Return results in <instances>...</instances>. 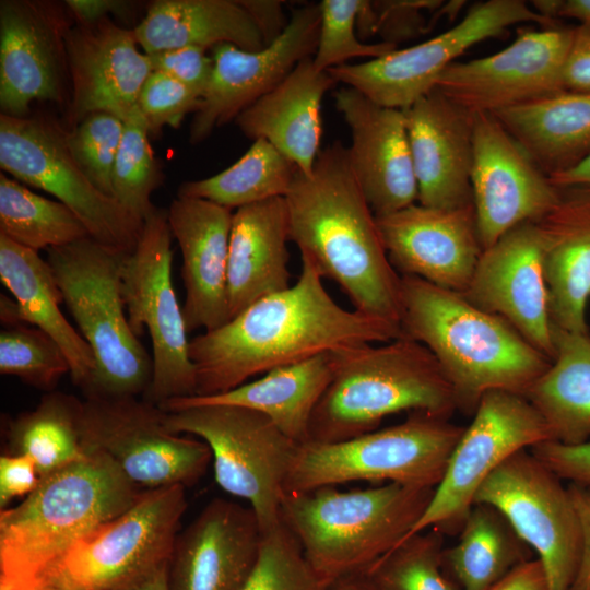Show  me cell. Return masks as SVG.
Returning <instances> with one entry per match:
<instances>
[{"mask_svg": "<svg viewBox=\"0 0 590 590\" xmlns=\"http://www.w3.org/2000/svg\"><path fill=\"white\" fill-rule=\"evenodd\" d=\"M302 258L294 285L262 297L217 329L190 339L194 396L234 389L258 374L317 355L402 337L399 326L341 307Z\"/></svg>", "mask_w": 590, "mask_h": 590, "instance_id": "obj_1", "label": "cell"}, {"mask_svg": "<svg viewBox=\"0 0 590 590\" xmlns=\"http://www.w3.org/2000/svg\"><path fill=\"white\" fill-rule=\"evenodd\" d=\"M290 240L322 278L334 281L354 310L400 327L401 276L382 244L339 140L320 150L312 170L299 169L284 197Z\"/></svg>", "mask_w": 590, "mask_h": 590, "instance_id": "obj_2", "label": "cell"}, {"mask_svg": "<svg viewBox=\"0 0 590 590\" xmlns=\"http://www.w3.org/2000/svg\"><path fill=\"white\" fill-rule=\"evenodd\" d=\"M400 329L428 349L458 408L473 413L492 390L526 397L552 363L500 316L413 275L401 276Z\"/></svg>", "mask_w": 590, "mask_h": 590, "instance_id": "obj_3", "label": "cell"}, {"mask_svg": "<svg viewBox=\"0 0 590 590\" xmlns=\"http://www.w3.org/2000/svg\"><path fill=\"white\" fill-rule=\"evenodd\" d=\"M39 479L21 504L0 511V590H35L85 533L119 516L143 491L105 453Z\"/></svg>", "mask_w": 590, "mask_h": 590, "instance_id": "obj_4", "label": "cell"}, {"mask_svg": "<svg viewBox=\"0 0 590 590\" xmlns=\"http://www.w3.org/2000/svg\"><path fill=\"white\" fill-rule=\"evenodd\" d=\"M331 358L332 378L312 412L308 441L351 439L402 411L449 417L459 409L434 355L406 337L337 350Z\"/></svg>", "mask_w": 590, "mask_h": 590, "instance_id": "obj_5", "label": "cell"}, {"mask_svg": "<svg viewBox=\"0 0 590 590\" xmlns=\"http://www.w3.org/2000/svg\"><path fill=\"white\" fill-rule=\"evenodd\" d=\"M434 492L398 483L352 491L321 486L284 494L281 519L330 586L362 575L404 540Z\"/></svg>", "mask_w": 590, "mask_h": 590, "instance_id": "obj_6", "label": "cell"}, {"mask_svg": "<svg viewBox=\"0 0 590 590\" xmlns=\"http://www.w3.org/2000/svg\"><path fill=\"white\" fill-rule=\"evenodd\" d=\"M56 283L95 358L87 397H143L152 356L131 330L121 294L122 257L91 237L47 249Z\"/></svg>", "mask_w": 590, "mask_h": 590, "instance_id": "obj_7", "label": "cell"}, {"mask_svg": "<svg viewBox=\"0 0 590 590\" xmlns=\"http://www.w3.org/2000/svg\"><path fill=\"white\" fill-rule=\"evenodd\" d=\"M464 427L449 417L412 412L402 423L338 442L298 446L284 493L356 481L436 488Z\"/></svg>", "mask_w": 590, "mask_h": 590, "instance_id": "obj_8", "label": "cell"}, {"mask_svg": "<svg viewBox=\"0 0 590 590\" xmlns=\"http://www.w3.org/2000/svg\"><path fill=\"white\" fill-rule=\"evenodd\" d=\"M185 488L170 485L143 491L126 511L75 541L39 587L135 590L169 564L187 508Z\"/></svg>", "mask_w": 590, "mask_h": 590, "instance_id": "obj_9", "label": "cell"}, {"mask_svg": "<svg viewBox=\"0 0 590 590\" xmlns=\"http://www.w3.org/2000/svg\"><path fill=\"white\" fill-rule=\"evenodd\" d=\"M165 413L169 430L209 446L216 483L248 503L262 532L281 522L284 484L297 442L266 415L245 408L201 404Z\"/></svg>", "mask_w": 590, "mask_h": 590, "instance_id": "obj_10", "label": "cell"}, {"mask_svg": "<svg viewBox=\"0 0 590 590\" xmlns=\"http://www.w3.org/2000/svg\"><path fill=\"white\" fill-rule=\"evenodd\" d=\"M172 236L167 211L156 209L120 267L129 326L139 338L146 330L152 343V379L141 398L157 405L197 392L190 339L173 284Z\"/></svg>", "mask_w": 590, "mask_h": 590, "instance_id": "obj_11", "label": "cell"}, {"mask_svg": "<svg viewBox=\"0 0 590 590\" xmlns=\"http://www.w3.org/2000/svg\"><path fill=\"white\" fill-rule=\"evenodd\" d=\"M0 166L70 208L97 243L120 253L137 246L143 223L91 181L68 145L67 131L56 122L1 114Z\"/></svg>", "mask_w": 590, "mask_h": 590, "instance_id": "obj_12", "label": "cell"}, {"mask_svg": "<svg viewBox=\"0 0 590 590\" xmlns=\"http://www.w3.org/2000/svg\"><path fill=\"white\" fill-rule=\"evenodd\" d=\"M165 411L141 397L83 399L80 437L141 489L192 485L212 461L201 439L169 430Z\"/></svg>", "mask_w": 590, "mask_h": 590, "instance_id": "obj_13", "label": "cell"}, {"mask_svg": "<svg viewBox=\"0 0 590 590\" xmlns=\"http://www.w3.org/2000/svg\"><path fill=\"white\" fill-rule=\"evenodd\" d=\"M562 481L526 449L494 471L474 499L507 519L542 564L548 590H570L582 552L579 519Z\"/></svg>", "mask_w": 590, "mask_h": 590, "instance_id": "obj_14", "label": "cell"}, {"mask_svg": "<svg viewBox=\"0 0 590 590\" xmlns=\"http://www.w3.org/2000/svg\"><path fill=\"white\" fill-rule=\"evenodd\" d=\"M534 22L555 26L522 0H487L474 4L451 28L417 45L355 64H341L327 72L373 102L405 109L435 88L441 72L472 46L498 37L510 26Z\"/></svg>", "mask_w": 590, "mask_h": 590, "instance_id": "obj_15", "label": "cell"}, {"mask_svg": "<svg viewBox=\"0 0 590 590\" xmlns=\"http://www.w3.org/2000/svg\"><path fill=\"white\" fill-rule=\"evenodd\" d=\"M546 440H552L550 429L524 396L505 390L486 392L471 424L463 429L426 510L409 535L429 528L442 532L460 528L487 477L515 453Z\"/></svg>", "mask_w": 590, "mask_h": 590, "instance_id": "obj_16", "label": "cell"}, {"mask_svg": "<svg viewBox=\"0 0 590 590\" xmlns=\"http://www.w3.org/2000/svg\"><path fill=\"white\" fill-rule=\"evenodd\" d=\"M562 224L555 212L521 223L484 249L463 296L508 321L551 361L554 345L544 279L545 257Z\"/></svg>", "mask_w": 590, "mask_h": 590, "instance_id": "obj_17", "label": "cell"}, {"mask_svg": "<svg viewBox=\"0 0 590 590\" xmlns=\"http://www.w3.org/2000/svg\"><path fill=\"white\" fill-rule=\"evenodd\" d=\"M571 36L573 27L520 31L494 55L447 67L435 88L471 114H495L558 94Z\"/></svg>", "mask_w": 590, "mask_h": 590, "instance_id": "obj_18", "label": "cell"}, {"mask_svg": "<svg viewBox=\"0 0 590 590\" xmlns=\"http://www.w3.org/2000/svg\"><path fill=\"white\" fill-rule=\"evenodd\" d=\"M471 187L483 250L515 226L556 212L563 196L498 119L473 114Z\"/></svg>", "mask_w": 590, "mask_h": 590, "instance_id": "obj_19", "label": "cell"}, {"mask_svg": "<svg viewBox=\"0 0 590 590\" xmlns=\"http://www.w3.org/2000/svg\"><path fill=\"white\" fill-rule=\"evenodd\" d=\"M319 30V3H307L293 10L282 34L260 50L248 51L232 44L212 48L213 72L194 113L189 142L198 144L216 128L236 119L302 60L312 57Z\"/></svg>", "mask_w": 590, "mask_h": 590, "instance_id": "obj_20", "label": "cell"}, {"mask_svg": "<svg viewBox=\"0 0 590 590\" xmlns=\"http://www.w3.org/2000/svg\"><path fill=\"white\" fill-rule=\"evenodd\" d=\"M51 1L0 2L1 114L25 117L35 101L64 102L66 38L73 17Z\"/></svg>", "mask_w": 590, "mask_h": 590, "instance_id": "obj_21", "label": "cell"}, {"mask_svg": "<svg viewBox=\"0 0 590 590\" xmlns=\"http://www.w3.org/2000/svg\"><path fill=\"white\" fill-rule=\"evenodd\" d=\"M376 222L396 271L467 291L483 252L473 204L439 209L414 203L376 216Z\"/></svg>", "mask_w": 590, "mask_h": 590, "instance_id": "obj_22", "label": "cell"}, {"mask_svg": "<svg viewBox=\"0 0 590 590\" xmlns=\"http://www.w3.org/2000/svg\"><path fill=\"white\" fill-rule=\"evenodd\" d=\"M72 98L68 120L73 126L93 113H109L125 121L137 108L140 91L152 72L140 52L133 30L108 17L73 25L66 38Z\"/></svg>", "mask_w": 590, "mask_h": 590, "instance_id": "obj_23", "label": "cell"}, {"mask_svg": "<svg viewBox=\"0 0 590 590\" xmlns=\"http://www.w3.org/2000/svg\"><path fill=\"white\" fill-rule=\"evenodd\" d=\"M333 97L351 131V166L374 214L414 204L418 191L403 109L379 105L349 86Z\"/></svg>", "mask_w": 590, "mask_h": 590, "instance_id": "obj_24", "label": "cell"}, {"mask_svg": "<svg viewBox=\"0 0 590 590\" xmlns=\"http://www.w3.org/2000/svg\"><path fill=\"white\" fill-rule=\"evenodd\" d=\"M262 530L249 506L214 498L176 539L168 590H240L260 551Z\"/></svg>", "mask_w": 590, "mask_h": 590, "instance_id": "obj_25", "label": "cell"}, {"mask_svg": "<svg viewBox=\"0 0 590 590\" xmlns=\"http://www.w3.org/2000/svg\"><path fill=\"white\" fill-rule=\"evenodd\" d=\"M403 111L418 203L439 209L473 204V114L436 88Z\"/></svg>", "mask_w": 590, "mask_h": 590, "instance_id": "obj_26", "label": "cell"}, {"mask_svg": "<svg viewBox=\"0 0 590 590\" xmlns=\"http://www.w3.org/2000/svg\"><path fill=\"white\" fill-rule=\"evenodd\" d=\"M233 213L214 202L174 199L167 210L182 257V314L188 333L211 331L229 320L227 272Z\"/></svg>", "mask_w": 590, "mask_h": 590, "instance_id": "obj_27", "label": "cell"}, {"mask_svg": "<svg viewBox=\"0 0 590 590\" xmlns=\"http://www.w3.org/2000/svg\"><path fill=\"white\" fill-rule=\"evenodd\" d=\"M335 83L327 71L315 69L312 57L306 58L240 113L236 123L247 138L267 140L308 175L320 152L322 98Z\"/></svg>", "mask_w": 590, "mask_h": 590, "instance_id": "obj_28", "label": "cell"}, {"mask_svg": "<svg viewBox=\"0 0 590 590\" xmlns=\"http://www.w3.org/2000/svg\"><path fill=\"white\" fill-rule=\"evenodd\" d=\"M288 213L284 197L237 209L228 247L229 319L255 302L291 286Z\"/></svg>", "mask_w": 590, "mask_h": 590, "instance_id": "obj_29", "label": "cell"}, {"mask_svg": "<svg viewBox=\"0 0 590 590\" xmlns=\"http://www.w3.org/2000/svg\"><path fill=\"white\" fill-rule=\"evenodd\" d=\"M332 378L331 352L272 369L255 381L211 396H191L158 404L165 412L221 404L256 411L298 445L308 441L312 412Z\"/></svg>", "mask_w": 590, "mask_h": 590, "instance_id": "obj_30", "label": "cell"}, {"mask_svg": "<svg viewBox=\"0 0 590 590\" xmlns=\"http://www.w3.org/2000/svg\"><path fill=\"white\" fill-rule=\"evenodd\" d=\"M0 280L17 304L22 324L38 328L57 342L70 364L72 382L84 393L95 374V358L60 309L62 294L47 260L0 235Z\"/></svg>", "mask_w": 590, "mask_h": 590, "instance_id": "obj_31", "label": "cell"}, {"mask_svg": "<svg viewBox=\"0 0 590 590\" xmlns=\"http://www.w3.org/2000/svg\"><path fill=\"white\" fill-rule=\"evenodd\" d=\"M133 32L146 55L220 44L248 51L267 46L248 11L232 0H156Z\"/></svg>", "mask_w": 590, "mask_h": 590, "instance_id": "obj_32", "label": "cell"}, {"mask_svg": "<svg viewBox=\"0 0 590 590\" xmlns=\"http://www.w3.org/2000/svg\"><path fill=\"white\" fill-rule=\"evenodd\" d=\"M492 115L547 177L590 154V93L564 91Z\"/></svg>", "mask_w": 590, "mask_h": 590, "instance_id": "obj_33", "label": "cell"}, {"mask_svg": "<svg viewBox=\"0 0 590 590\" xmlns=\"http://www.w3.org/2000/svg\"><path fill=\"white\" fill-rule=\"evenodd\" d=\"M554 357L526 398L544 418L551 438L567 445L590 439V335L551 324Z\"/></svg>", "mask_w": 590, "mask_h": 590, "instance_id": "obj_34", "label": "cell"}, {"mask_svg": "<svg viewBox=\"0 0 590 590\" xmlns=\"http://www.w3.org/2000/svg\"><path fill=\"white\" fill-rule=\"evenodd\" d=\"M533 558L507 519L494 507L473 504L457 542L444 550L446 571L460 590H491L520 563Z\"/></svg>", "mask_w": 590, "mask_h": 590, "instance_id": "obj_35", "label": "cell"}, {"mask_svg": "<svg viewBox=\"0 0 590 590\" xmlns=\"http://www.w3.org/2000/svg\"><path fill=\"white\" fill-rule=\"evenodd\" d=\"M562 228L544 262L551 324L574 333H589L586 308L590 297V216L562 204Z\"/></svg>", "mask_w": 590, "mask_h": 590, "instance_id": "obj_36", "label": "cell"}, {"mask_svg": "<svg viewBox=\"0 0 590 590\" xmlns=\"http://www.w3.org/2000/svg\"><path fill=\"white\" fill-rule=\"evenodd\" d=\"M82 402L63 392L46 393L35 409L10 422L11 453L30 457L39 477L83 458L86 450L80 437Z\"/></svg>", "mask_w": 590, "mask_h": 590, "instance_id": "obj_37", "label": "cell"}, {"mask_svg": "<svg viewBox=\"0 0 590 590\" xmlns=\"http://www.w3.org/2000/svg\"><path fill=\"white\" fill-rule=\"evenodd\" d=\"M297 170V166L270 142L258 139L237 162L223 172L181 184L177 197L203 199L237 210L285 197Z\"/></svg>", "mask_w": 590, "mask_h": 590, "instance_id": "obj_38", "label": "cell"}, {"mask_svg": "<svg viewBox=\"0 0 590 590\" xmlns=\"http://www.w3.org/2000/svg\"><path fill=\"white\" fill-rule=\"evenodd\" d=\"M0 235L36 252L90 237L86 226L70 208L33 192L3 172Z\"/></svg>", "mask_w": 590, "mask_h": 590, "instance_id": "obj_39", "label": "cell"}, {"mask_svg": "<svg viewBox=\"0 0 590 590\" xmlns=\"http://www.w3.org/2000/svg\"><path fill=\"white\" fill-rule=\"evenodd\" d=\"M444 532L411 534L362 575L376 590H460L442 560Z\"/></svg>", "mask_w": 590, "mask_h": 590, "instance_id": "obj_40", "label": "cell"}, {"mask_svg": "<svg viewBox=\"0 0 590 590\" xmlns=\"http://www.w3.org/2000/svg\"><path fill=\"white\" fill-rule=\"evenodd\" d=\"M149 135L148 125L138 106L123 121L111 179L113 198L142 223L156 210L151 196L164 180Z\"/></svg>", "mask_w": 590, "mask_h": 590, "instance_id": "obj_41", "label": "cell"}, {"mask_svg": "<svg viewBox=\"0 0 590 590\" xmlns=\"http://www.w3.org/2000/svg\"><path fill=\"white\" fill-rule=\"evenodd\" d=\"M0 373L51 392L70 374V364L57 342L40 329L5 327L0 333Z\"/></svg>", "mask_w": 590, "mask_h": 590, "instance_id": "obj_42", "label": "cell"}, {"mask_svg": "<svg viewBox=\"0 0 590 590\" xmlns=\"http://www.w3.org/2000/svg\"><path fill=\"white\" fill-rule=\"evenodd\" d=\"M281 520L262 532L257 562L240 590H328Z\"/></svg>", "mask_w": 590, "mask_h": 590, "instance_id": "obj_43", "label": "cell"}, {"mask_svg": "<svg viewBox=\"0 0 590 590\" xmlns=\"http://www.w3.org/2000/svg\"><path fill=\"white\" fill-rule=\"evenodd\" d=\"M361 0H323L319 3L320 30L312 64L328 71L355 57H384L397 45L378 42L364 43L356 35V16Z\"/></svg>", "mask_w": 590, "mask_h": 590, "instance_id": "obj_44", "label": "cell"}, {"mask_svg": "<svg viewBox=\"0 0 590 590\" xmlns=\"http://www.w3.org/2000/svg\"><path fill=\"white\" fill-rule=\"evenodd\" d=\"M123 133V121L93 113L67 131L68 145L91 181L113 198V172Z\"/></svg>", "mask_w": 590, "mask_h": 590, "instance_id": "obj_45", "label": "cell"}, {"mask_svg": "<svg viewBox=\"0 0 590 590\" xmlns=\"http://www.w3.org/2000/svg\"><path fill=\"white\" fill-rule=\"evenodd\" d=\"M200 102L201 95L193 90L165 73L152 71L140 91L138 106L150 134H157L165 126L180 127Z\"/></svg>", "mask_w": 590, "mask_h": 590, "instance_id": "obj_46", "label": "cell"}, {"mask_svg": "<svg viewBox=\"0 0 590 590\" xmlns=\"http://www.w3.org/2000/svg\"><path fill=\"white\" fill-rule=\"evenodd\" d=\"M441 0H376L370 1L374 34L385 43L398 45L430 30L424 12L434 13Z\"/></svg>", "mask_w": 590, "mask_h": 590, "instance_id": "obj_47", "label": "cell"}, {"mask_svg": "<svg viewBox=\"0 0 590 590\" xmlns=\"http://www.w3.org/2000/svg\"><path fill=\"white\" fill-rule=\"evenodd\" d=\"M152 71L165 73L201 95L210 83L213 58L199 47H182L148 55Z\"/></svg>", "mask_w": 590, "mask_h": 590, "instance_id": "obj_48", "label": "cell"}, {"mask_svg": "<svg viewBox=\"0 0 590 590\" xmlns=\"http://www.w3.org/2000/svg\"><path fill=\"white\" fill-rule=\"evenodd\" d=\"M529 450L560 480L590 487V439L577 445L546 440Z\"/></svg>", "mask_w": 590, "mask_h": 590, "instance_id": "obj_49", "label": "cell"}, {"mask_svg": "<svg viewBox=\"0 0 590 590\" xmlns=\"http://www.w3.org/2000/svg\"><path fill=\"white\" fill-rule=\"evenodd\" d=\"M39 475L33 460L22 453L0 457V509L8 508L17 497H26L39 483Z\"/></svg>", "mask_w": 590, "mask_h": 590, "instance_id": "obj_50", "label": "cell"}, {"mask_svg": "<svg viewBox=\"0 0 590 590\" xmlns=\"http://www.w3.org/2000/svg\"><path fill=\"white\" fill-rule=\"evenodd\" d=\"M562 81L564 91L590 93V23L588 22L573 27Z\"/></svg>", "mask_w": 590, "mask_h": 590, "instance_id": "obj_51", "label": "cell"}, {"mask_svg": "<svg viewBox=\"0 0 590 590\" xmlns=\"http://www.w3.org/2000/svg\"><path fill=\"white\" fill-rule=\"evenodd\" d=\"M567 487L582 535L580 564L570 590H590V487L577 484H569Z\"/></svg>", "mask_w": 590, "mask_h": 590, "instance_id": "obj_52", "label": "cell"}, {"mask_svg": "<svg viewBox=\"0 0 590 590\" xmlns=\"http://www.w3.org/2000/svg\"><path fill=\"white\" fill-rule=\"evenodd\" d=\"M563 198L568 199L590 214V154L577 166L548 176Z\"/></svg>", "mask_w": 590, "mask_h": 590, "instance_id": "obj_53", "label": "cell"}, {"mask_svg": "<svg viewBox=\"0 0 590 590\" xmlns=\"http://www.w3.org/2000/svg\"><path fill=\"white\" fill-rule=\"evenodd\" d=\"M239 2L252 17L266 45L279 37L288 24L290 19L283 13L282 1L239 0Z\"/></svg>", "mask_w": 590, "mask_h": 590, "instance_id": "obj_54", "label": "cell"}, {"mask_svg": "<svg viewBox=\"0 0 590 590\" xmlns=\"http://www.w3.org/2000/svg\"><path fill=\"white\" fill-rule=\"evenodd\" d=\"M491 590H548L542 564L535 557L512 568Z\"/></svg>", "mask_w": 590, "mask_h": 590, "instance_id": "obj_55", "label": "cell"}, {"mask_svg": "<svg viewBox=\"0 0 590 590\" xmlns=\"http://www.w3.org/2000/svg\"><path fill=\"white\" fill-rule=\"evenodd\" d=\"M64 3L76 23L82 24L95 23L108 14L128 15L133 4L120 0H67Z\"/></svg>", "mask_w": 590, "mask_h": 590, "instance_id": "obj_56", "label": "cell"}, {"mask_svg": "<svg viewBox=\"0 0 590 590\" xmlns=\"http://www.w3.org/2000/svg\"><path fill=\"white\" fill-rule=\"evenodd\" d=\"M531 7L547 19L569 17L590 23V0H534Z\"/></svg>", "mask_w": 590, "mask_h": 590, "instance_id": "obj_57", "label": "cell"}, {"mask_svg": "<svg viewBox=\"0 0 590 590\" xmlns=\"http://www.w3.org/2000/svg\"><path fill=\"white\" fill-rule=\"evenodd\" d=\"M328 590H376L363 575L345 577L332 582Z\"/></svg>", "mask_w": 590, "mask_h": 590, "instance_id": "obj_58", "label": "cell"}, {"mask_svg": "<svg viewBox=\"0 0 590 590\" xmlns=\"http://www.w3.org/2000/svg\"><path fill=\"white\" fill-rule=\"evenodd\" d=\"M168 566L160 569L144 582H142L135 590H168Z\"/></svg>", "mask_w": 590, "mask_h": 590, "instance_id": "obj_59", "label": "cell"}, {"mask_svg": "<svg viewBox=\"0 0 590 590\" xmlns=\"http://www.w3.org/2000/svg\"><path fill=\"white\" fill-rule=\"evenodd\" d=\"M35 590H62V589L50 587V586H43V587H39V588H37Z\"/></svg>", "mask_w": 590, "mask_h": 590, "instance_id": "obj_60", "label": "cell"}]
</instances>
